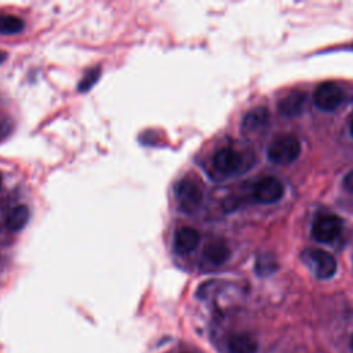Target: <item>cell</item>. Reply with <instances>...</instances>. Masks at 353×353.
I'll return each mask as SVG.
<instances>
[{"label":"cell","mask_w":353,"mask_h":353,"mask_svg":"<svg viewBox=\"0 0 353 353\" xmlns=\"http://www.w3.org/2000/svg\"><path fill=\"white\" fill-rule=\"evenodd\" d=\"M301 153V143L294 135H280L268 146V157L272 163L287 165Z\"/></svg>","instance_id":"6da1fadb"},{"label":"cell","mask_w":353,"mask_h":353,"mask_svg":"<svg viewBox=\"0 0 353 353\" xmlns=\"http://www.w3.org/2000/svg\"><path fill=\"white\" fill-rule=\"evenodd\" d=\"M302 259L313 270L317 279H321V280L331 279L336 272V261L327 251L317 250V248L305 250L302 254Z\"/></svg>","instance_id":"7a4b0ae2"},{"label":"cell","mask_w":353,"mask_h":353,"mask_svg":"<svg viewBox=\"0 0 353 353\" xmlns=\"http://www.w3.org/2000/svg\"><path fill=\"white\" fill-rule=\"evenodd\" d=\"M175 196L179 207L186 212H192L200 205L203 200V190L197 182L190 178H185L175 185Z\"/></svg>","instance_id":"3957f363"},{"label":"cell","mask_w":353,"mask_h":353,"mask_svg":"<svg viewBox=\"0 0 353 353\" xmlns=\"http://www.w3.org/2000/svg\"><path fill=\"white\" fill-rule=\"evenodd\" d=\"M342 230V219L334 214L320 215L312 225V234L320 243L335 240Z\"/></svg>","instance_id":"277c9868"},{"label":"cell","mask_w":353,"mask_h":353,"mask_svg":"<svg viewBox=\"0 0 353 353\" xmlns=\"http://www.w3.org/2000/svg\"><path fill=\"white\" fill-rule=\"evenodd\" d=\"M343 99V92L341 87L334 81H324L319 84L314 91V103L319 109L324 112H331L336 109Z\"/></svg>","instance_id":"5b68a950"},{"label":"cell","mask_w":353,"mask_h":353,"mask_svg":"<svg viewBox=\"0 0 353 353\" xmlns=\"http://www.w3.org/2000/svg\"><path fill=\"white\" fill-rule=\"evenodd\" d=\"M254 199L262 204H273L284 194V185L274 176H265L254 185Z\"/></svg>","instance_id":"8992f818"},{"label":"cell","mask_w":353,"mask_h":353,"mask_svg":"<svg viewBox=\"0 0 353 353\" xmlns=\"http://www.w3.org/2000/svg\"><path fill=\"white\" fill-rule=\"evenodd\" d=\"M212 165L221 174H232L240 168L241 156L232 148H222L214 154Z\"/></svg>","instance_id":"52a82bcc"},{"label":"cell","mask_w":353,"mask_h":353,"mask_svg":"<svg viewBox=\"0 0 353 353\" xmlns=\"http://www.w3.org/2000/svg\"><path fill=\"white\" fill-rule=\"evenodd\" d=\"M199 243H200V234L193 228H189V226L179 228L174 234V248L181 255H186L194 251Z\"/></svg>","instance_id":"ba28073f"},{"label":"cell","mask_w":353,"mask_h":353,"mask_svg":"<svg viewBox=\"0 0 353 353\" xmlns=\"http://www.w3.org/2000/svg\"><path fill=\"white\" fill-rule=\"evenodd\" d=\"M306 101V95L301 90H292L288 94H285L280 102H279V112L283 116L294 117L302 113L303 105Z\"/></svg>","instance_id":"9c48e42d"},{"label":"cell","mask_w":353,"mask_h":353,"mask_svg":"<svg viewBox=\"0 0 353 353\" xmlns=\"http://www.w3.org/2000/svg\"><path fill=\"white\" fill-rule=\"evenodd\" d=\"M203 255L207 262L212 265H222L229 259L230 248L222 240H212L204 247Z\"/></svg>","instance_id":"30bf717a"},{"label":"cell","mask_w":353,"mask_h":353,"mask_svg":"<svg viewBox=\"0 0 353 353\" xmlns=\"http://www.w3.org/2000/svg\"><path fill=\"white\" fill-rule=\"evenodd\" d=\"M228 349L230 353H255L258 349V342L252 335L240 332L229 338Z\"/></svg>","instance_id":"8fae6325"},{"label":"cell","mask_w":353,"mask_h":353,"mask_svg":"<svg viewBox=\"0 0 353 353\" xmlns=\"http://www.w3.org/2000/svg\"><path fill=\"white\" fill-rule=\"evenodd\" d=\"M269 121V112L266 108H255L248 112L243 119V130L245 132H255L266 127Z\"/></svg>","instance_id":"7c38bea8"},{"label":"cell","mask_w":353,"mask_h":353,"mask_svg":"<svg viewBox=\"0 0 353 353\" xmlns=\"http://www.w3.org/2000/svg\"><path fill=\"white\" fill-rule=\"evenodd\" d=\"M28 221H29V208L26 205L21 204V205L14 207L8 212L6 223H7V228L10 230L18 232V230H21L28 223Z\"/></svg>","instance_id":"4fadbf2b"},{"label":"cell","mask_w":353,"mask_h":353,"mask_svg":"<svg viewBox=\"0 0 353 353\" xmlns=\"http://www.w3.org/2000/svg\"><path fill=\"white\" fill-rule=\"evenodd\" d=\"M279 268L277 259L274 258L273 254H262L258 256L255 262V272L259 277H268L273 274Z\"/></svg>","instance_id":"5bb4252c"},{"label":"cell","mask_w":353,"mask_h":353,"mask_svg":"<svg viewBox=\"0 0 353 353\" xmlns=\"http://www.w3.org/2000/svg\"><path fill=\"white\" fill-rule=\"evenodd\" d=\"M23 21L15 15H0V34H15L23 29Z\"/></svg>","instance_id":"9a60e30c"},{"label":"cell","mask_w":353,"mask_h":353,"mask_svg":"<svg viewBox=\"0 0 353 353\" xmlns=\"http://www.w3.org/2000/svg\"><path fill=\"white\" fill-rule=\"evenodd\" d=\"M99 73V69H91L90 72H87L79 84V91H88L97 83Z\"/></svg>","instance_id":"2e32d148"},{"label":"cell","mask_w":353,"mask_h":353,"mask_svg":"<svg viewBox=\"0 0 353 353\" xmlns=\"http://www.w3.org/2000/svg\"><path fill=\"white\" fill-rule=\"evenodd\" d=\"M342 185L347 192H353V170L345 175Z\"/></svg>","instance_id":"e0dca14e"},{"label":"cell","mask_w":353,"mask_h":353,"mask_svg":"<svg viewBox=\"0 0 353 353\" xmlns=\"http://www.w3.org/2000/svg\"><path fill=\"white\" fill-rule=\"evenodd\" d=\"M6 57H7V55H6V52L0 50V63H1V62L6 59Z\"/></svg>","instance_id":"ac0fdd59"},{"label":"cell","mask_w":353,"mask_h":353,"mask_svg":"<svg viewBox=\"0 0 353 353\" xmlns=\"http://www.w3.org/2000/svg\"><path fill=\"white\" fill-rule=\"evenodd\" d=\"M350 132H352V135H353V120H352V123H350Z\"/></svg>","instance_id":"d6986e66"},{"label":"cell","mask_w":353,"mask_h":353,"mask_svg":"<svg viewBox=\"0 0 353 353\" xmlns=\"http://www.w3.org/2000/svg\"><path fill=\"white\" fill-rule=\"evenodd\" d=\"M350 342H352V347H353V335H352V341Z\"/></svg>","instance_id":"ffe728a7"},{"label":"cell","mask_w":353,"mask_h":353,"mask_svg":"<svg viewBox=\"0 0 353 353\" xmlns=\"http://www.w3.org/2000/svg\"><path fill=\"white\" fill-rule=\"evenodd\" d=\"M0 185H1V175H0Z\"/></svg>","instance_id":"44dd1931"}]
</instances>
